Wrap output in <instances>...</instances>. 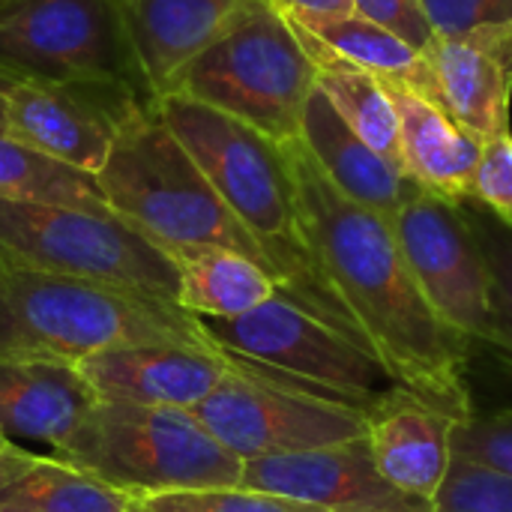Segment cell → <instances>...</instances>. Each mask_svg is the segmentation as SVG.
I'll use <instances>...</instances> for the list:
<instances>
[{"label": "cell", "instance_id": "obj_31", "mask_svg": "<svg viewBox=\"0 0 512 512\" xmlns=\"http://www.w3.org/2000/svg\"><path fill=\"white\" fill-rule=\"evenodd\" d=\"M435 36H459L512 21V0H420Z\"/></svg>", "mask_w": 512, "mask_h": 512}, {"label": "cell", "instance_id": "obj_27", "mask_svg": "<svg viewBox=\"0 0 512 512\" xmlns=\"http://www.w3.org/2000/svg\"><path fill=\"white\" fill-rule=\"evenodd\" d=\"M144 512H324L300 501H288L279 495L228 486V489H192V492H168L138 501Z\"/></svg>", "mask_w": 512, "mask_h": 512}, {"label": "cell", "instance_id": "obj_2", "mask_svg": "<svg viewBox=\"0 0 512 512\" xmlns=\"http://www.w3.org/2000/svg\"><path fill=\"white\" fill-rule=\"evenodd\" d=\"M156 111L228 210L258 240L282 294L360 345L303 243L282 144L249 123L186 96H162L156 99Z\"/></svg>", "mask_w": 512, "mask_h": 512}, {"label": "cell", "instance_id": "obj_13", "mask_svg": "<svg viewBox=\"0 0 512 512\" xmlns=\"http://www.w3.org/2000/svg\"><path fill=\"white\" fill-rule=\"evenodd\" d=\"M240 486L324 512H432L429 501L381 477L366 435L336 447L249 459Z\"/></svg>", "mask_w": 512, "mask_h": 512}, {"label": "cell", "instance_id": "obj_19", "mask_svg": "<svg viewBox=\"0 0 512 512\" xmlns=\"http://www.w3.org/2000/svg\"><path fill=\"white\" fill-rule=\"evenodd\" d=\"M300 141L315 156L321 171L330 177L336 189H342L357 204L387 216L396 213L423 189L405 174V168L393 165L381 153H375L330 105V99L315 87L300 123Z\"/></svg>", "mask_w": 512, "mask_h": 512}, {"label": "cell", "instance_id": "obj_5", "mask_svg": "<svg viewBox=\"0 0 512 512\" xmlns=\"http://www.w3.org/2000/svg\"><path fill=\"white\" fill-rule=\"evenodd\" d=\"M57 459L144 501L168 492L240 486L243 462L186 408L99 399Z\"/></svg>", "mask_w": 512, "mask_h": 512}, {"label": "cell", "instance_id": "obj_23", "mask_svg": "<svg viewBox=\"0 0 512 512\" xmlns=\"http://www.w3.org/2000/svg\"><path fill=\"white\" fill-rule=\"evenodd\" d=\"M294 30L318 69L315 87L330 99L339 117L375 153H381L384 159L402 168V129H399V114H396L387 84L375 72L336 54L327 42H321L300 24H294Z\"/></svg>", "mask_w": 512, "mask_h": 512}, {"label": "cell", "instance_id": "obj_30", "mask_svg": "<svg viewBox=\"0 0 512 512\" xmlns=\"http://www.w3.org/2000/svg\"><path fill=\"white\" fill-rule=\"evenodd\" d=\"M471 204L512 228V129L483 141L471 183Z\"/></svg>", "mask_w": 512, "mask_h": 512}, {"label": "cell", "instance_id": "obj_6", "mask_svg": "<svg viewBox=\"0 0 512 512\" xmlns=\"http://www.w3.org/2000/svg\"><path fill=\"white\" fill-rule=\"evenodd\" d=\"M198 324L231 369L252 372L285 390L321 396L363 414L399 390L363 345L285 294L246 315L198 318Z\"/></svg>", "mask_w": 512, "mask_h": 512}, {"label": "cell", "instance_id": "obj_16", "mask_svg": "<svg viewBox=\"0 0 512 512\" xmlns=\"http://www.w3.org/2000/svg\"><path fill=\"white\" fill-rule=\"evenodd\" d=\"M444 108L480 141L510 132L512 21L459 36H435L423 51Z\"/></svg>", "mask_w": 512, "mask_h": 512}, {"label": "cell", "instance_id": "obj_17", "mask_svg": "<svg viewBox=\"0 0 512 512\" xmlns=\"http://www.w3.org/2000/svg\"><path fill=\"white\" fill-rule=\"evenodd\" d=\"M456 426L453 417L396 390L366 414V444L387 483L432 504L453 468Z\"/></svg>", "mask_w": 512, "mask_h": 512}, {"label": "cell", "instance_id": "obj_35", "mask_svg": "<svg viewBox=\"0 0 512 512\" xmlns=\"http://www.w3.org/2000/svg\"><path fill=\"white\" fill-rule=\"evenodd\" d=\"M6 447H9V441H6V438H3V435H0V453H3V450H6Z\"/></svg>", "mask_w": 512, "mask_h": 512}, {"label": "cell", "instance_id": "obj_4", "mask_svg": "<svg viewBox=\"0 0 512 512\" xmlns=\"http://www.w3.org/2000/svg\"><path fill=\"white\" fill-rule=\"evenodd\" d=\"M96 183L111 213L165 252L219 246L249 255L273 273L258 240L228 210L186 147L165 126L156 102L120 126Z\"/></svg>", "mask_w": 512, "mask_h": 512}, {"label": "cell", "instance_id": "obj_9", "mask_svg": "<svg viewBox=\"0 0 512 512\" xmlns=\"http://www.w3.org/2000/svg\"><path fill=\"white\" fill-rule=\"evenodd\" d=\"M0 66L21 81H129L147 93L120 0H15L0 12Z\"/></svg>", "mask_w": 512, "mask_h": 512}, {"label": "cell", "instance_id": "obj_34", "mask_svg": "<svg viewBox=\"0 0 512 512\" xmlns=\"http://www.w3.org/2000/svg\"><path fill=\"white\" fill-rule=\"evenodd\" d=\"M15 81H21V78H15L12 72H6L0 66V135H6V129H9V120H6V96L15 87Z\"/></svg>", "mask_w": 512, "mask_h": 512}, {"label": "cell", "instance_id": "obj_33", "mask_svg": "<svg viewBox=\"0 0 512 512\" xmlns=\"http://www.w3.org/2000/svg\"><path fill=\"white\" fill-rule=\"evenodd\" d=\"M285 18H312V15H354V0H270Z\"/></svg>", "mask_w": 512, "mask_h": 512}, {"label": "cell", "instance_id": "obj_15", "mask_svg": "<svg viewBox=\"0 0 512 512\" xmlns=\"http://www.w3.org/2000/svg\"><path fill=\"white\" fill-rule=\"evenodd\" d=\"M75 369L99 393V399L186 411L201 405L231 372L222 351L183 345L108 348L84 357Z\"/></svg>", "mask_w": 512, "mask_h": 512}, {"label": "cell", "instance_id": "obj_12", "mask_svg": "<svg viewBox=\"0 0 512 512\" xmlns=\"http://www.w3.org/2000/svg\"><path fill=\"white\" fill-rule=\"evenodd\" d=\"M153 102L129 81H15L6 135L96 177L120 126Z\"/></svg>", "mask_w": 512, "mask_h": 512}, {"label": "cell", "instance_id": "obj_1", "mask_svg": "<svg viewBox=\"0 0 512 512\" xmlns=\"http://www.w3.org/2000/svg\"><path fill=\"white\" fill-rule=\"evenodd\" d=\"M282 150L303 243L360 345L399 390L456 423L471 420L468 342L423 297L393 222L336 189L300 138Z\"/></svg>", "mask_w": 512, "mask_h": 512}, {"label": "cell", "instance_id": "obj_37", "mask_svg": "<svg viewBox=\"0 0 512 512\" xmlns=\"http://www.w3.org/2000/svg\"><path fill=\"white\" fill-rule=\"evenodd\" d=\"M135 512H144V510H141V507H138V510H135Z\"/></svg>", "mask_w": 512, "mask_h": 512}, {"label": "cell", "instance_id": "obj_29", "mask_svg": "<svg viewBox=\"0 0 512 512\" xmlns=\"http://www.w3.org/2000/svg\"><path fill=\"white\" fill-rule=\"evenodd\" d=\"M453 459L477 462L512 477V408L495 414H474L456 426Z\"/></svg>", "mask_w": 512, "mask_h": 512}, {"label": "cell", "instance_id": "obj_25", "mask_svg": "<svg viewBox=\"0 0 512 512\" xmlns=\"http://www.w3.org/2000/svg\"><path fill=\"white\" fill-rule=\"evenodd\" d=\"M0 198L111 213L93 174L63 165L9 135H0Z\"/></svg>", "mask_w": 512, "mask_h": 512}, {"label": "cell", "instance_id": "obj_11", "mask_svg": "<svg viewBox=\"0 0 512 512\" xmlns=\"http://www.w3.org/2000/svg\"><path fill=\"white\" fill-rule=\"evenodd\" d=\"M192 414L240 462L336 447L366 435L363 411L267 384L243 369H231Z\"/></svg>", "mask_w": 512, "mask_h": 512}, {"label": "cell", "instance_id": "obj_32", "mask_svg": "<svg viewBox=\"0 0 512 512\" xmlns=\"http://www.w3.org/2000/svg\"><path fill=\"white\" fill-rule=\"evenodd\" d=\"M354 12L393 30L417 51H426L435 42L432 24L420 6V0H354Z\"/></svg>", "mask_w": 512, "mask_h": 512}, {"label": "cell", "instance_id": "obj_36", "mask_svg": "<svg viewBox=\"0 0 512 512\" xmlns=\"http://www.w3.org/2000/svg\"><path fill=\"white\" fill-rule=\"evenodd\" d=\"M12 3H15V0H0V12H3L6 6H12Z\"/></svg>", "mask_w": 512, "mask_h": 512}, {"label": "cell", "instance_id": "obj_7", "mask_svg": "<svg viewBox=\"0 0 512 512\" xmlns=\"http://www.w3.org/2000/svg\"><path fill=\"white\" fill-rule=\"evenodd\" d=\"M0 264L72 276L180 306L171 255L114 213L0 198Z\"/></svg>", "mask_w": 512, "mask_h": 512}, {"label": "cell", "instance_id": "obj_8", "mask_svg": "<svg viewBox=\"0 0 512 512\" xmlns=\"http://www.w3.org/2000/svg\"><path fill=\"white\" fill-rule=\"evenodd\" d=\"M315 78L318 69L294 24L267 6L192 60L165 96L204 102L249 123L276 144H288L300 138Z\"/></svg>", "mask_w": 512, "mask_h": 512}, {"label": "cell", "instance_id": "obj_24", "mask_svg": "<svg viewBox=\"0 0 512 512\" xmlns=\"http://www.w3.org/2000/svg\"><path fill=\"white\" fill-rule=\"evenodd\" d=\"M327 42L336 54L345 60L375 72L381 81L405 84L423 96H432L441 102V90L435 81V72L423 51L408 45L393 30L363 18V15H312V18H288ZM444 105V102H441Z\"/></svg>", "mask_w": 512, "mask_h": 512}, {"label": "cell", "instance_id": "obj_28", "mask_svg": "<svg viewBox=\"0 0 512 512\" xmlns=\"http://www.w3.org/2000/svg\"><path fill=\"white\" fill-rule=\"evenodd\" d=\"M471 231L480 243V252L489 267V282H492V300L498 309V321L507 339V363L512 366V228L501 225L495 216H489L477 204H462Z\"/></svg>", "mask_w": 512, "mask_h": 512}, {"label": "cell", "instance_id": "obj_3", "mask_svg": "<svg viewBox=\"0 0 512 512\" xmlns=\"http://www.w3.org/2000/svg\"><path fill=\"white\" fill-rule=\"evenodd\" d=\"M183 345L219 351L198 318L126 288L0 264V360L81 363L108 348Z\"/></svg>", "mask_w": 512, "mask_h": 512}, {"label": "cell", "instance_id": "obj_22", "mask_svg": "<svg viewBox=\"0 0 512 512\" xmlns=\"http://www.w3.org/2000/svg\"><path fill=\"white\" fill-rule=\"evenodd\" d=\"M168 255L180 273V309L195 318H237L282 294L264 264L234 249L183 246Z\"/></svg>", "mask_w": 512, "mask_h": 512}, {"label": "cell", "instance_id": "obj_26", "mask_svg": "<svg viewBox=\"0 0 512 512\" xmlns=\"http://www.w3.org/2000/svg\"><path fill=\"white\" fill-rule=\"evenodd\" d=\"M432 512H512V477L477 462L453 459Z\"/></svg>", "mask_w": 512, "mask_h": 512}, {"label": "cell", "instance_id": "obj_20", "mask_svg": "<svg viewBox=\"0 0 512 512\" xmlns=\"http://www.w3.org/2000/svg\"><path fill=\"white\" fill-rule=\"evenodd\" d=\"M99 402V393L69 363L0 360V435L60 450Z\"/></svg>", "mask_w": 512, "mask_h": 512}, {"label": "cell", "instance_id": "obj_21", "mask_svg": "<svg viewBox=\"0 0 512 512\" xmlns=\"http://www.w3.org/2000/svg\"><path fill=\"white\" fill-rule=\"evenodd\" d=\"M138 501L93 474L15 441L0 453V512H135Z\"/></svg>", "mask_w": 512, "mask_h": 512}, {"label": "cell", "instance_id": "obj_14", "mask_svg": "<svg viewBox=\"0 0 512 512\" xmlns=\"http://www.w3.org/2000/svg\"><path fill=\"white\" fill-rule=\"evenodd\" d=\"M270 0H120L126 39L153 99L231 30L255 18Z\"/></svg>", "mask_w": 512, "mask_h": 512}, {"label": "cell", "instance_id": "obj_18", "mask_svg": "<svg viewBox=\"0 0 512 512\" xmlns=\"http://www.w3.org/2000/svg\"><path fill=\"white\" fill-rule=\"evenodd\" d=\"M384 84L399 114L405 174L423 192L447 204H468L483 141L465 129L438 99L396 81Z\"/></svg>", "mask_w": 512, "mask_h": 512}, {"label": "cell", "instance_id": "obj_10", "mask_svg": "<svg viewBox=\"0 0 512 512\" xmlns=\"http://www.w3.org/2000/svg\"><path fill=\"white\" fill-rule=\"evenodd\" d=\"M393 231L435 315L465 342H480L507 360L489 267L462 204L420 192L396 213Z\"/></svg>", "mask_w": 512, "mask_h": 512}]
</instances>
